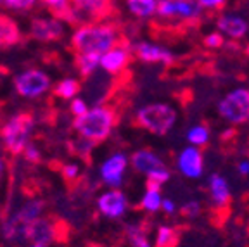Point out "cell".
Here are the masks:
<instances>
[{"label":"cell","instance_id":"6da1fadb","mask_svg":"<svg viewBox=\"0 0 249 247\" xmlns=\"http://www.w3.org/2000/svg\"><path fill=\"white\" fill-rule=\"evenodd\" d=\"M123 40L118 24L111 21H99V23H85L78 26L71 36V51L73 54L99 55L113 49Z\"/></svg>","mask_w":249,"mask_h":247},{"label":"cell","instance_id":"7a4b0ae2","mask_svg":"<svg viewBox=\"0 0 249 247\" xmlns=\"http://www.w3.org/2000/svg\"><path fill=\"white\" fill-rule=\"evenodd\" d=\"M118 124V111L114 106L97 104L87 109L85 114L74 118L73 130L92 143H101L107 140Z\"/></svg>","mask_w":249,"mask_h":247},{"label":"cell","instance_id":"3957f363","mask_svg":"<svg viewBox=\"0 0 249 247\" xmlns=\"http://www.w3.org/2000/svg\"><path fill=\"white\" fill-rule=\"evenodd\" d=\"M71 239V223L55 212L38 216L24 227V240L33 246L49 247L52 244H68Z\"/></svg>","mask_w":249,"mask_h":247},{"label":"cell","instance_id":"277c9868","mask_svg":"<svg viewBox=\"0 0 249 247\" xmlns=\"http://www.w3.org/2000/svg\"><path fill=\"white\" fill-rule=\"evenodd\" d=\"M178 121V111L170 102H147L135 111V124L152 135H168Z\"/></svg>","mask_w":249,"mask_h":247},{"label":"cell","instance_id":"5b68a950","mask_svg":"<svg viewBox=\"0 0 249 247\" xmlns=\"http://www.w3.org/2000/svg\"><path fill=\"white\" fill-rule=\"evenodd\" d=\"M33 112L23 111L18 112L16 116H12L9 121H5L2 130H0V137L4 142V149L11 156H18L24 151V147L28 145V139H30L31 128H33Z\"/></svg>","mask_w":249,"mask_h":247},{"label":"cell","instance_id":"8992f818","mask_svg":"<svg viewBox=\"0 0 249 247\" xmlns=\"http://www.w3.org/2000/svg\"><path fill=\"white\" fill-rule=\"evenodd\" d=\"M218 116L230 126H242L249 123V90L248 87H235L229 90L216 104Z\"/></svg>","mask_w":249,"mask_h":247},{"label":"cell","instance_id":"52a82bcc","mask_svg":"<svg viewBox=\"0 0 249 247\" xmlns=\"http://www.w3.org/2000/svg\"><path fill=\"white\" fill-rule=\"evenodd\" d=\"M128 161L130 166L137 173L144 175L149 183H156V185L163 187L164 183L170 182L171 171L168 168L166 161L152 149H139L130 156Z\"/></svg>","mask_w":249,"mask_h":247},{"label":"cell","instance_id":"ba28073f","mask_svg":"<svg viewBox=\"0 0 249 247\" xmlns=\"http://www.w3.org/2000/svg\"><path fill=\"white\" fill-rule=\"evenodd\" d=\"M202 11L194 0H160L156 16L163 21H178V23H191L199 19Z\"/></svg>","mask_w":249,"mask_h":247},{"label":"cell","instance_id":"9c48e42d","mask_svg":"<svg viewBox=\"0 0 249 247\" xmlns=\"http://www.w3.org/2000/svg\"><path fill=\"white\" fill-rule=\"evenodd\" d=\"M132 59V45L128 42H124V40H121L118 45H114L113 49H109L106 54L101 55L99 66L109 76H123L126 73V70H128Z\"/></svg>","mask_w":249,"mask_h":247},{"label":"cell","instance_id":"30bf717a","mask_svg":"<svg viewBox=\"0 0 249 247\" xmlns=\"http://www.w3.org/2000/svg\"><path fill=\"white\" fill-rule=\"evenodd\" d=\"M175 168L187 180H199L206 171V161H204L202 149L194 145L182 147L175 158Z\"/></svg>","mask_w":249,"mask_h":247},{"label":"cell","instance_id":"8fae6325","mask_svg":"<svg viewBox=\"0 0 249 247\" xmlns=\"http://www.w3.org/2000/svg\"><path fill=\"white\" fill-rule=\"evenodd\" d=\"M16 92L26 99H35V97L45 93L51 88V78L49 74L40 70H28L24 73L18 74L14 80Z\"/></svg>","mask_w":249,"mask_h":247},{"label":"cell","instance_id":"7c38bea8","mask_svg":"<svg viewBox=\"0 0 249 247\" xmlns=\"http://www.w3.org/2000/svg\"><path fill=\"white\" fill-rule=\"evenodd\" d=\"M71 5L82 24L106 21L113 14V0H71Z\"/></svg>","mask_w":249,"mask_h":247},{"label":"cell","instance_id":"4fadbf2b","mask_svg":"<svg viewBox=\"0 0 249 247\" xmlns=\"http://www.w3.org/2000/svg\"><path fill=\"white\" fill-rule=\"evenodd\" d=\"M128 158L123 152H114L101 164V180L109 189H120L124 182V173L128 170Z\"/></svg>","mask_w":249,"mask_h":247},{"label":"cell","instance_id":"5bb4252c","mask_svg":"<svg viewBox=\"0 0 249 247\" xmlns=\"http://www.w3.org/2000/svg\"><path fill=\"white\" fill-rule=\"evenodd\" d=\"M216 31L229 40H242L249 33V21L235 11H225L216 18Z\"/></svg>","mask_w":249,"mask_h":247},{"label":"cell","instance_id":"9a60e30c","mask_svg":"<svg viewBox=\"0 0 249 247\" xmlns=\"http://www.w3.org/2000/svg\"><path fill=\"white\" fill-rule=\"evenodd\" d=\"M132 52L139 61L145 62V64H163L170 66L175 61V54L168 49V47L161 45L156 42H137L132 45Z\"/></svg>","mask_w":249,"mask_h":247},{"label":"cell","instance_id":"2e32d148","mask_svg":"<svg viewBox=\"0 0 249 247\" xmlns=\"http://www.w3.org/2000/svg\"><path fill=\"white\" fill-rule=\"evenodd\" d=\"M97 209L102 216L120 220L128 211V197L120 189H109L99 195Z\"/></svg>","mask_w":249,"mask_h":247},{"label":"cell","instance_id":"e0dca14e","mask_svg":"<svg viewBox=\"0 0 249 247\" xmlns=\"http://www.w3.org/2000/svg\"><path fill=\"white\" fill-rule=\"evenodd\" d=\"M30 36L38 42H59L64 36V26L59 19H45V18H35L31 21Z\"/></svg>","mask_w":249,"mask_h":247},{"label":"cell","instance_id":"ac0fdd59","mask_svg":"<svg viewBox=\"0 0 249 247\" xmlns=\"http://www.w3.org/2000/svg\"><path fill=\"white\" fill-rule=\"evenodd\" d=\"M208 194H210L211 204L216 209H223L229 206L232 199V187L229 178L222 173H211L208 178Z\"/></svg>","mask_w":249,"mask_h":247},{"label":"cell","instance_id":"d6986e66","mask_svg":"<svg viewBox=\"0 0 249 247\" xmlns=\"http://www.w3.org/2000/svg\"><path fill=\"white\" fill-rule=\"evenodd\" d=\"M23 42V33L11 16L0 12V51L11 49Z\"/></svg>","mask_w":249,"mask_h":247},{"label":"cell","instance_id":"ffe728a7","mask_svg":"<svg viewBox=\"0 0 249 247\" xmlns=\"http://www.w3.org/2000/svg\"><path fill=\"white\" fill-rule=\"evenodd\" d=\"M163 189L161 185H156V183H149L145 187V192L142 195L139 202V208L142 211L149 212V214H154V212L161 211V204H163Z\"/></svg>","mask_w":249,"mask_h":247},{"label":"cell","instance_id":"44dd1931","mask_svg":"<svg viewBox=\"0 0 249 247\" xmlns=\"http://www.w3.org/2000/svg\"><path fill=\"white\" fill-rule=\"evenodd\" d=\"M126 7L139 19H151L156 16L158 0H126Z\"/></svg>","mask_w":249,"mask_h":247},{"label":"cell","instance_id":"7402d4cb","mask_svg":"<svg viewBox=\"0 0 249 247\" xmlns=\"http://www.w3.org/2000/svg\"><path fill=\"white\" fill-rule=\"evenodd\" d=\"M185 140H187V145H194V147L202 149L204 145L210 143L211 130L206 126V124H202V123L192 124V126L185 131Z\"/></svg>","mask_w":249,"mask_h":247},{"label":"cell","instance_id":"603a6c76","mask_svg":"<svg viewBox=\"0 0 249 247\" xmlns=\"http://www.w3.org/2000/svg\"><path fill=\"white\" fill-rule=\"evenodd\" d=\"M82 92V83L74 78H64L52 88V97H59V99H73L78 93Z\"/></svg>","mask_w":249,"mask_h":247},{"label":"cell","instance_id":"cb8c5ba5","mask_svg":"<svg viewBox=\"0 0 249 247\" xmlns=\"http://www.w3.org/2000/svg\"><path fill=\"white\" fill-rule=\"evenodd\" d=\"M45 209V202L42 199H31L30 202L21 208V211L18 212V216H16V221L18 223H23L28 225L30 221H33L35 218H38L42 214V211Z\"/></svg>","mask_w":249,"mask_h":247},{"label":"cell","instance_id":"d4e9b609","mask_svg":"<svg viewBox=\"0 0 249 247\" xmlns=\"http://www.w3.org/2000/svg\"><path fill=\"white\" fill-rule=\"evenodd\" d=\"M99 55H89V54H74V66L82 78L92 76L99 68Z\"/></svg>","mask_w":249,"mask_h":247},{"label":"cell","instance_id":"484cf974","mask_svg":"<svg viewBox=\"0 0 249 247\" xmlns=\"http://www.w3.org/2000/svg\"><path fill=\"white\" fill-rule=\"evenodd\" d=\"M178 239V233L171 225H160L156 228L154 247H173Z\"/></svg>","mask_w":249,"mask_h":247},{"label":"cell","instance_id":"4316f807","mask_svg":"<svg viewBox=\"0 0 249 247\" xmlns=\"http://www.w3.org/2000/svg\"><path fill=\"white\" fill-rule=\"evenodd\" d=\"M124 233H126V239H128L132 247H154L149 242L142 225H128L126 230H124Z\"/></svg>","mask_w":249,"mask_h":247},{"label":"cell","instance_id":"83f0119b","mask_svg":"<svg viewBox=\"0 0 249 247\" xmlns=\"http://www.w3.org/2000/svg\"><path fill=\"white\" fill-rule=\"evenodd\" d=\"M57 170H59V173H61V176H62V180H64V183H66V187L70 189V192L71 190H74L76 189V185L80 183V168L76 166V164H62V162H59V166H57Z\"/></svg>","mask_w":249,"mask_h":247},{"label":"cell","instance_id":"f1b7e54d","mask_svg":"<svg viewBox=\"0 0 249 247\" xmlns=\"http://www.w3.org/2000/svg\"><path fill=\"white\" fill-rule=\"evenodd\" d=\"M68 147H70V152L74 156H78V158H82L83 161H90V151H92L93 147H95V143H92L90 140L83 139V137H80V139H73L70 140V143H68Z\"/></svg>","mask_w":249,"mask_h":247},{"label":"cell","instance_id":"f546056e","mask_svg":"<svg viewBox=\"0 0 249 247\" xmlns=\"http://www.w3.org/2000/svg\"><path fill=\"white\" fill-rule=\"evenodd\" d=\"M36 4V0H0V7L11 9V11H30L33 5Z\"/></svg>","mask_w":249,"mask_h":247},{"label":"cell","instance_id":"4dcf8cb0","mask_svg":"<svg viewBox=\"0 0 249 247\" xmlns=\"http://www.w3.org/2000/svg\"><path fill=\"white\" fill-rule=\"evenodd\" d=\"M196 4L199 5L201 11H210V12H216L222 11L230 0H194Z\"/></svg>","mask_w":249,"mask_h":247},{"label":"cell","instance_id":"1f68e13d","mask_svg":"<svg viewBox=\"0 0 249 247\" xmlns=\"http://www.w3.org/2000/svg\"><path fill=\"white\" fill-rule=\"evenodd\" d=\"M204 45L208 49H222L225 45V36L222 33H218V31H211L204 36Z\"/></svg>","mask_w":249,"mask_h":247},{"label":"cell","instance_id":"d6a6232c","mask_svg":"<svg viewBox=\"0 0 249 247\" xmlns=\"http://www.w3.org/2000/svg\"><path fill=\"white\" fill-rule=\"evenodd\" d=\"M180 209H182V212L187 218H196V216H199V212H201V202L196 201V199H191V201L183 202Z\"/></svg>","mask_w":249,"mask_h":247},{"label":"cell","instance_id":"836d02e7","mask_svg":"<svg viewBox=\"0 0 249 247\" xmlns=\"http://www.w3.org/2000/svg\"><path fill=\"white\" fill-rule=\"evenodd\" d=\"M23 154H24V159H26L28 162H31V164H40V162H42V154H40L35 145H30V143H28V145L24 147Z\"/></svg>","mask_w":249,"mask_h":247},{"label":"cell","instance_id":"e575fe53","mask_svg":"<svg viewBox=\"0 0 249 247\" xmlns=\"http://www.w3.org/2000/svg\"><path fill=\"white\" fill-rule=\"evenodd\" d=\"M161 211H163L164 214H168V216H173V214H177V212H178V206H177V202L173 201V199H170V197H164L163 204H161Z\"/></svg>","mask_w":249,"mask_h":247},{"label":"cell","instance_id":"d590c367","mask_svg":"<svg viewBox=\"0 0 249 247\" xmlns=\"http://www.w3.org/2000/svg\"><path fill=\"white\" fill-rule=\"evenodd\" d=\"M87 109H89V106H87V102L82 101V99H73V101H71V112H73L76 118L85 114Z\"/></svg>","mask_w":249,"mask_h":247},{"label":"cell","instance_id":"8d00e7d4","mask_svg":"<svg viewBox=\"0 0 249 247\" xmlns=\"http://www.w3.org/2000/svg\"><path fill=\"white\" fill-rule=\"evenodd\" d=\"M237 173L244 178L249 176V159H242L237 162Z\"/></svg>","mask_w":249,"mask_h":247},{"label":"cell","instance_id":"74e56055","mask_svg":"<svg viewBox=\"0 0 249 247\" xmlns=\"http://www.w3.org/2000/svg\"><path fill=\"white\" fill-rule=\"evenodd\" d=\"M87 247H101V246H95V244H89Z\"/></svg>","mask_w":249,"mask_h":247},{"label":"cell","instance_id":"f35d334b","mask_svg":"<svg viewBox=\"0 0 249 247\" xmlns=\"http://www.w3.org/2000/svg\"><path fill=\"white\" fill-rule=\"evenodd\" d=\"M246 54H248V55H249V45H248V47H246Z\"/></svg>","mask_w":249,"mask_h":247},{"label":"cell","instance_id":"ab89813d","mask_svg":"<svg viewBox=\"0 0 249 247\" xmlns=\"http://www.w3.org/2000/svg\"><path fill=\"white\" fill-rule=\"evenodd\" d=\"M28 247H43V246H33V244H31V246H28Z\"/></svg>","mask_w":249,"mask_h":247},{"label":"cell","instance_id":"60d3db41","mask_svg":"<svg viewBox=\"0 0 249 247\" xmlns=\"http://www.w3.org/2000/svg\"><path fill=\"white\" fill-rule=\"evenodd\" d=\"M248 90H249V87H248Z\"/></svg>","mask_w":249,"mask_h":247},{"label":"cell","instance_id":"b9f144b4","mask_svg":"<svg viewBox=\"0 0 249 247\" xmlns=\"http://www.w3.org/2000/svg\"><path fill=\"white\" fill-rule=\"evenodd\" d=\"M158 2H160V0H158Z\"/></svg>","mask_w":249,"mask_h":247}]
</instances>
